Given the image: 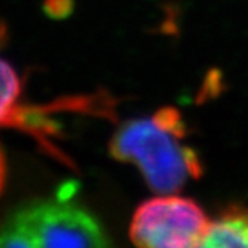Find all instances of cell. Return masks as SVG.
Wrapping results in <instances>:
<instances>
[{
  "instance_id": "6da1fadb",
  "label": "cell",
  "mask_w": 248,
  "mask_h": 248,
  "mask_svg": "<svg viewBox=\"0 0 248 248\" xmlns=\"http://www.w3.org/2000/svg\"><path fill=\"white\" fill-rule=\"evenodd\" d=\"M186 126L175 108H162L150 118L124 123L109 151L120 162L133 163L158 194H173L202 175L198 154L183 144Z\"/></svg>"
},
{
  "instance_id": "7a4b0ae2",
  "label": "cell",
  "mask_w": 248,
  "mask_h": 248,
  "mask_svg": "<svg viewBox=\"0 0 248 248\" xmlns=\"http://www.w3.org/2000/svg\"><path fill=\"white\" fill-rule=\"evenodd\" d=\"M99 220L74 198L59 194L54 199L27 202L0 226V247H108Z\"/></svg>"
},
{
  "instance_id": "3957f363",
  "label": "cell",
  "mask_w": 248,
  "mask_h": 248,
  "mask_svg": "<svg viewBox=\"0 0 248 248\" xmlns=\"http://www.w3.org/2000/svg\"><path fill=\"white\" fill-rule=\"evenodd\" d=\"M211 220L191 199L162 194L140 205L130 224V239L148 248L202 247Z\"/></svg>"
},
{
  "instance_id": "277c9868",
  "label": "cell",
  "mask_w": 248,
  "mask_h": 248,
  "mask_svg": "<svg viewBox=\"0 0 248 248\" xmlns=\"http://www.w3.org/2000/svg\"><path fill=\"white\" fill-rule=\"evenodd\" d=\"M202 247L248 248V206L230 205L209 224Z\"/></svg>"
},
{
  "instance_id": "5b68a950",
  "label": "cell",
  "mask_w": 248,
  "mask_h": 248,
  "mask_svg": "<svg viewBox=\"0 0 248 248\" xmlns=\"http://www.w3.org/2000/svg\"><path fill=\"white\" fill-rule=\"evenodd\" d=\"M21 81L15 69L0 59V126L30 130L29 118L20 106Z\"/></svg>"
},
{
  "instance_id": "8992f818",
  "label": "cell",
  "mask_w": 248,
  "mask_h": 248,
  "mask_svg": "<svg viewBox=\"0 0 248 248\" xmlns=\"http://www.w3.org/2000/svg\"><path fill=\"white\" fill-rule=\"evenodd\" d=\"M3 181H5V162H3V154L0 151V191H2Z\"/></svg>"
},
{
  "instance_id": "52a82bcc",
  "label": "cell",
  "mask_w": 248,
  "mask_h": 248,
  "mask_svg": "<svg viewBox=\"0 0 248 248\" xmlns=\"http://www.w3.org/2000/svg\"><path fill=\"white\" fill-rule=\"evenodd\" d=\"M3 39H5V26L2 21H0V44L3 42Z\"/></svg>"
}]
</instances>
